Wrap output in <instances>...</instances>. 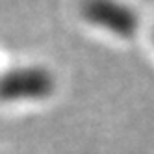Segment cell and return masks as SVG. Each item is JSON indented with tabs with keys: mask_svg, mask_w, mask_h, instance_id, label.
Segmentation results:
<instances>
[{
	"mask_svg": "<svg viewBox=\"0 0 154 154\" xmlns=\"http://www.w3.org/2000/svg\"><path fill=\"white\" fill-rule=\"evenodd\" d=\"M58 89L56 74L41 63H26L0 74V97L13 104L47 102Z\"/></svg>",
	"mask_w": 154,
	"mask_h": 154,
	"instance_id": "obj_1",
	"label": "cell"
},
{
	"mask_svg": "<svg viewBox=\"0 0 154 154\" xmlns=\"http://www.w3.org/2000/svg\"><path fill=\"white\" fill-rule=\"evenodd\" d=\"M80 17L91 28L121 41L134 39L139 24V11L126 0H82Z\"/></svg>",
	"mask_w": 154,
	"mask_h": 154,
	"instance_id": "obj_2",
	"label": "cell"
},
{
	"mask_svg": "<svg viewBox=\"0 0 154 154\" xmlns=\"http://www.w3.org/2000/svg\"><path fill=\"white\" fill-rule=\"evenodd\" d=\"M152 45H154V34H152Z\"/></svg>",
	"mask_w": 154,
	"mask_h": 154,
	"instance_id": "obj_3",
	"label": "cell"
},
{
	"mask_svg": "<svg viewBox=\"0 0 154 154\" xmlns=\"http://www.w3.org/2000/svg\"><path fill=\"white\" fill-rule=\"evenodd\" d=\"M0 74H2V72H0Z\"/></svg>",
	"mask_w": 154,
	"mask_h": 154,
	"instance_id": "obj_4",
	"label": "cell"
}]
</instances>
